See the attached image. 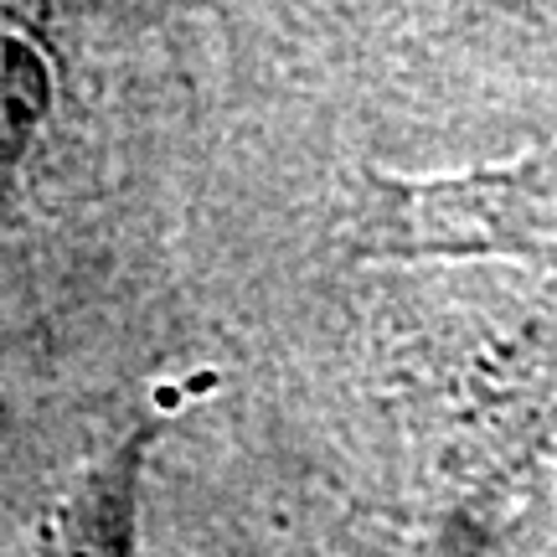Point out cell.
<instances>
[{
    "instance_id": "1",
    "label": "cell",
    "mask_w": 557,
    "mask_h": 557,
    "mask_svg": "<svg viewBox=\"0 0 557 557\" xmlns=\"http://www.w3.org/2000/svg\"><path fill=\"white\" fill-rule=\"evenodd\" d=\"M382 238L398 259H511L557 269V139L475 171L387 181Z\"/></svg>"
},
{
    "instance_id": "2",
    "label": "cell",
    "mask_w": 557,
    "mask_h": 557,
    "mask_svg": "<svg viewBox=\"0 0 557 557\" xmlns=\"http://www.w3.org/2000/svg\"><path fill=\"white\" fill-rule=\"evenodd\" d=\"M156 434L160 423L145 418L88 465H78L73 480L37 511L11 557H135L139 480Z\"/></svg>"
},
{
    "instance_id": "3",
    "label": "cell",
    "mask_w": 557,
    "mask_h": 557,
    "mask_svg": "<svg viewBox=\"0 0 557 557\" xmlns=\"http://www.w3.org/2000/svg\"><path fill=\"white\" fill-rule=\"evenodd\" d=\"M52 114V62L21 26H0V201L26 171Z\"/></svg>"
}]
</instances>
